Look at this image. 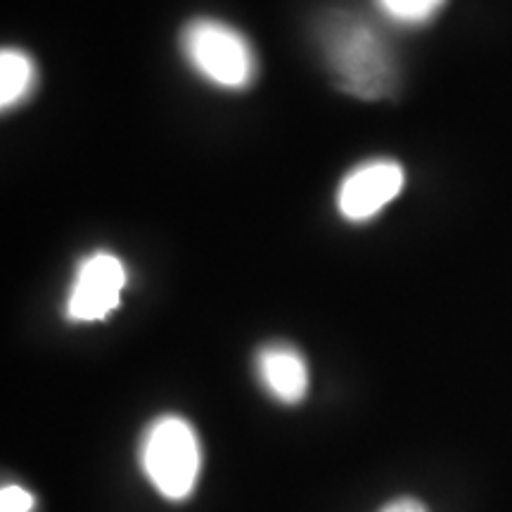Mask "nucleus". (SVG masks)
Returning a JSON list of instances; mask_svg holds the SVG:
<instances>
[{"label":"nucleus","instance_id":"nucleus-1","mask_svg":"<svg viewBox=\"0 0 512 512\" xmlns=\"http://www.w3.org/2000/svg\"><path fill=\"white\" fill-rule=\"evenodd\" d=\"M323 46L339 88L361 100L389 98L396 88V64L387 41L366 19L339 15L323 29Z\"/></svg>","mask_w":512,"mask_h":512},{"label":"nucleus","instance_id":"nucleus-2","mask_svg":"<svg viewBox=\"0 0 512 512\" xmlns=\"http://www.w3.org/2000/svg\"><path fill=\"white\" fill-rule=\"evenodd\" d=\"M181 55L188 67L221 91H245L256 81L259 60L249 38L216 17H195L181 29Z\"/></svg>","mask_w":512,"mask_h":512},{"label":"nucleus","instance_id":"nucleus-3","mask_svg":"<svg viewBox=\"0 0 512 512\" xmlns=\"http://www.w3.org/2000/svg\"><path fill=\"white\" fill-rule=\"evenodd\" d=\"M140 465L164 498H188L202 467L200 439L190 422L181 415H162L152 422L140 444Z\"/></svg>","mask_w":512,"mask_h":512},{"label":"nucleus","instance_id":"nucleus-4","mask_svg":"<svg viewBox=\"0 0 512 512\" xmlns=\"http://www.w3.org/2000/svg\"><path fill=\"white\" fill-rule=\"evenodd\" d=\"M128 285L126 261L119 254L93 252L83 256L69 285L64 316L72 323H98L119 309L121 294Z\"/></svg>","mask_w":512,"mask_h":512},{"label":"nucleus","instance_id":"nucleus-5","mask_svg":"<svg viewBox=\"0 0 512 512\" xmlns=\"http://www.w3.org/2000/svg\"><path fill=\"white\" fill-rule=\"evenodd\" d=\"M406 185V171L394 159H368L354 166L339 183L335 204L349 223H366L387 209Z\"/></svg>","mask_w":512,"mask_h":512},{"label":"nucleus","instance_id":"nucleus-6","mask_svg":"<svg viewBox=\"0 0 512 512\" xmlns=\"http://www.w3.org/2000/svg\"><path fill=\"white\" fill-rule=\"evenodd\" d=\"M256 377L275 401L294 406L309 392V366L290 344L273 342L256 354Z\"/></svg>","mask_w":512,"mask_h":512},{"label":"nucleus","instance_id":"nucleus-7","mask_svg":"<svg viewBox=\"0 0 512 512\" xmlns=\"http://www.w3.org/2000/svg\"><path fill=\"white\" fill-rule=\"evenodd\" d=\"M38 81L34 57L19 48H3L0 53V107L15 110L29 100Z\"/></svg>","mask_w":512,"mask_h":512},{"label":"nucleus","instance_id":"nucleus-8","mask_svg":"<svg viewBox=\"0 0 512 512\" xmlns=\"http://www.w3.org/2000/svg\"><path fill=\"white\" fill-rule=\"evenodd\" d=\"M375 8L399 27H425L430 24L448 0H373Z\"/></svg>","mask_w":512,"mask_h":512},{"label":"nucleus","instance_id":"nucleus-9","mask_svg":"<svg viewBox=\"0 0 512 512\" xmlns=\"http://www.w3.org/2000/svg\"><path fill=\"white\" fill-rule=\"evenodd\" d=\"M34 508V496L22 486L10 484L0 491V512H31Z\"/></svg>","mask_w":512,"mask_h":512},{"label":"nucleus","instance_id":"nucleus-10","mask_svg":"<svg viewBox=\"0 0 512 512\" xmlns=\"http://www.w3.org/2000/svg\"><path fill=\"white\" fill-rule=\"evenodd\" d=\"M380 512H430V510H427L420 501H415V498H396V501L384 505Z\"/></svg>","mask_w":512,"mask_h":512}]
</instances>
